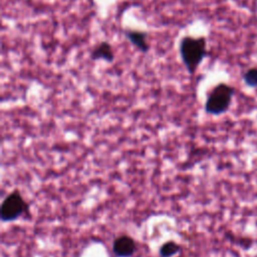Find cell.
<instances>
[{
	"instance_id": "cell-5",
	"label": "cell",
	"mask_w": 257,
	"mask_h": 257,
	"mask_svg": "<svg viewBox=\"0 0 257 257\" xmlns=\"http://www.w3.org/2000/svg\"><path fill=\"white\" fill-rule=\"evenodd\" d=\"M135 240L126 235L117 237L112 244V251L117 257H131L136 251Z\"/></svg>"
},
{
	"instance_id": "cell-4",
	"label": "cell",
	"mask_w": 257,
	"mask_h": 257,
	"mask_svg": "<svg viewBox=\"0 0 257 257\" xmlns=\"http://www.w3.org/2000/svg\"><path fill=\"white\" fill-rule=\"evenodd\" d=\"M123 34L127 41L142 53H148L150 51L151 44L149 42V33L147 31L126 28L123 30Z\"/></svg>"
},
{
	"instance_id": "cell-6",
	"label": "cell",
	"mask_w": 257,
	"mask_h": 257,
	"mask_svg": "<svg viewBox=\"0 0 257 257\" xmlns=\"http://www.w3.org/2000/svg\"><path fill=\"white\" fill-rule=\"evenodd\" d=\"M89 57L92 61L102 60L107 63H111L114 60L113 47L108 41H101L91 49Z\"/></svg>"
},
{
	"instance_id": "cell-1",
	"label": "cell",
	"mask_w": 257,
	"mask_h": 257,
	"mask_svg": "<svg viewBox=\"0 0 257 257\" xmlns=\"http://www.w3.org/2000/svg\"><path fill=\"white\" fill-rule=\"evenodd\" d=\"M179 54L188 73L194 75L208 55L206 37L184 35L179 42Z\"/></svg>"
},
{
	"instance_id": "cell-2",
	"label": "cell",
	"mask_w": 257,
	"mask_h": 257,
	"mask_svg": "<svg viewBox=\"0 0 257 257\" xmlns=\"http://www.w3.org/2000/svg\"><path fill=\"white\" fill-rule=\"evenodd\" d=\"M234 92L235 89L230 84L225 82L218 83L208 93L205 102V110L214 115L225 112L231 104Z\"/></svg>"
},
{
	"instance_id": "cell-7",
	"label": "cell",
	"mask_w": 257,
	"mask_h": 257,
	"mask_svg": "<svg viewBox=\"0 0 257 257\" xmlns=\"http://www.w3.org/2000/svg\"><path fill=\"white\" fill-rule=\"evenodd\" d=\"M181 250V247L179 244H177L174 241L166 242L160 249V255L162 257H173L177 253H179Z\"/></svg>"
},
{
	"instance_id": "cell-3",
	"label": "cell",
	"mask_w": 257,
	"mask_h": 257,
	"mask_svg": "<svg viewBox=\"0 0 257 257\" xmlns=\"http://www.w3.org/2000/svg\"><path fill=\"white\" fill-rule=\"evenodd\" d=\"M28 209L19 191L15 190L9 194L1 205L0 217L2 221H14L18 219Z\"/></svg>"
},
{
	"instance_id": "cell-8",
	"label": "cell",
	"mask_w": 257,
	"mask_h": 257,
	"mask_svg": "<svg viewBox=\"0 0 257 257\" xmlns=\"http://www.w3.org/2000/svg\"><path fill=\"white\" fill-rule=\"evenodd\" d=\"M243 81L246 85L250 87H256L257 86V67L253 66L248 68L243 73Z\"/></svg>"
}]
</instances>
